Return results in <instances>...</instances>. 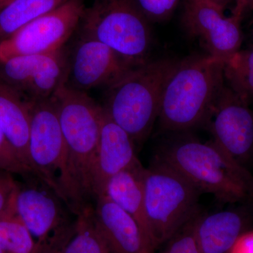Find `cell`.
Segmentation results:
<instances>
[{"instance_id":"obj_1","label":"cell","mask_w":253,"mask_h":253,"mask_svg":"<svg viewBox=\"0 0 253 253\" xmlns=\"http://www.w3.org/2000/svg\"><path fill=\"white\" fill-rule=\"evenodd\" d=\"M66 149V205L80 215L93 206L92 172L99 144L102 106L84 91L66 85L52 96Z\"/></svg>"},{"instance_id":"obj_2","label":"cell","mask_w":253,"mask_h":253,"mask_svg":"<svg viewBox=\"0 0 253 253\" xmlns=\"http://www.w3.org/2000/svg\"><path fill=\"white\" fill-rule=\"evenodd\" d=\"M173 137L160 146L155 157L175 168L201 194L223 204L253 206V175L214 141L190 135Z\"/></svg>"},{"instance_id":"obj_3","label":"cell","mask_w":253,"mask_h":253,"mask_svg":"<svg viewBox=\"0 0 253 253\" xmlns=\"http://www.w3.org/2000/svg\"><path fill=\"white\" fill-rule=\"evenodd\" d=\"M224 64L208 54L179 61L161 99L158 120L163 131L186 132L205 126L226 84Z\"/></svg>"},{"instance_id":"obj_4","label":"cell","mask_w":253,"mask_h":253,"mask_svg":"<svg viewBox=\"0 0 253 253\" xmlns=\"http://www.w3.org/2000/svg\"><path fill=\"white\" fill-rule=\"evenodd\" d=\"M179 61L164 59L129 70L106 87L102 107L139 147L151 134L159 114L166 83Z\"/></svg>"},{"instance_id":"obj_5","label":"cell","mask_w":253,"mask_h":253,"mask_svg":"<svg viewBox=\"0 0 253 253\" xmlns=\"http://www.w3.org/2000/svg\"><path fill=\"white\" fill-rule=\"evenodd\" d=\"M201 194L175 168L157 158L145 168L144 211L148 236L156 251L199 212Z\"/></svg>"},{"instance_id":"obj_6","label":"cell","mask_w":253,"mask_h":253,"mask_svg":"<svg viewBox=\"0 0 253 253\" xmlns=\"http://www.w3.org/2000/svg\"><path fill=\"white\" fill-rule=\"evenodd\" d=\"M80 25V36L103 43L134 67L149 61V21L135 0H96Z\"/></svg>"},{"instance_id":"obj_7","label":"cell","mask_w":253,"mask_h":253,"mask_svg":"<svg viewBox=\"0 0 253 253\" xmlns=\"http://www.w3.org/2000/svg\"><path fill=\"white\" fill-rule=\"evenodd\" d=\"M25 179L26 184H18L15 212L37 241L61 252L74 233L77 218L71 219L72 211L39 176Z\"/></svg>"},{"instance_id":"obj_8","label":"cell","mask_w":253,"mask_h":253,"mask_svg":"<svg viewBox=\"0 0 253 253\" xmlns=\"http://www.w3.org/2000/svg\"><path fill=\"white\" fill-rule=\"evenodd\" d=\"M29 155L37 176L57 193L66 204V149L52 96L30 102Z\"/></svg>"},{"instance_id":"obj_9","label":"cell","mask_w":253,"mask_h":253,"mask_svg":"<svg viewBox=\"0 0 253 253\" xmlns=\"http://www.w3.org/2000/svg\"><path fill=\"white\" fill-rule=\"evenodd\" d=\"M83 0H68L0 42V64L11 58L45 54L63 47L84 14Z\"/></svg>"},{"instance_id":"obj_10","label":"cell","mask_w":253,"mask_h":253,"mask_svg":"<svg viewBox=\"0 0 253 253\" xmlns=\"http://www.w3.org/2000/svg\"><path fill=\"white\" fill-rule=\"evenodd\" d=\"M68 54L64 46L45 54L11 58L0 64V82L28 101L51 98L65 85Z\"/></svg>"},{"instance_id":"obj_11","label":"cell","mask_w":253,"mask_h":253,"mask_svg":"<svg viewBox=\"0 0 253 253\" xmlns=\"http://www.w3.org/2000/svg\"><path fill=\"white\" fill-rule=\"evenodd\" d=\"M250 106L225 84L205 125L212 140L246 168L253 158V111Z\"/></svg>"},{"instance_id":"obj_12","label":"cell","mask_w":253,"mask_h":253,"mask_svg":"<svg viewBox=\"0 0 253 253\" xmlns=\"http://www.w3.org/2000/svg\"><path fill=\"white\" fill-rule=\"evenodd\" d=\"M182 23L188 34L199 40L208 55L224 62L241 50L244 41L241 21L224 15V9L210 0H185Z\"/></svg>"},{"instance_id":"obj_13","label":"cell","mask_w":253,"mask_h":253,"mask_svg":"<svg viewBox=\"0 0 253 253\" xmlns=\"http://www.w3.org/2000/svg\"><path fill=\"white\" fill-rule=\"evenodd\" d=\"M131 66L109 46L88 37L80 36L71 54L65 85L86 92L107 87L126 74Z\"/></svg>"},{"instance_id":"obj_14","label":"cell","mask_w":253,"mask_h":253,"mask_svg":"<svg viewBox=\"0 0 253 253\" xmlns=\"http://www.w3.org/2000/svg\"><path fill=\"white\" fill-rule=\"evenodd\" d=\"M138 160L134 141L102 107L99 144L92 172L94 201L104 194L106 184L113 176Z\"/></svg>"},{"instance_id":"obj_15","label":"cell","mask_w":253,"mask_h":253,"mask_svg":"<svg viewBox=\"0 0 253 253\" xmlns=\"http://www.w3.org/2000/svg\"><path fill=\"white\" fill-rule=\"evenodd\" d=\"M93 219L111 253H156L134 218L107 196L95 200Z\"/></svg>"},{"instance_id":"obj_16","label":"cell","mask_w":253,"mask_h":253,"mask_svg":"<svg viewBox=\"0 0 253 253\" xmlns=\"http://www.w3.org/2000/svg\"><path fill=\"white\" fill-rule=\"evenodd\" d=\"M226 210L209 214L198 213L193 224L194 239L201 253H229L249 220V212Z\"/></svg>"},{"instance_id":"obj_17","label":"cell","mask_w":253,"mask_h":253,"mask_svg":"<svg viewBox=\"0 0 253 253\" xmlns=\"http://www.w3.org/2000/svg\"><path fill=\"white\" fill-rule=\"evenodd\" d=\"M30 101L0 82V127L23 164L31 167L29 155Z\"/></svg>"},{"instance_id":"obj_18","label":"cell","mask_w":253,"mask_h":253,"mask_svg":"<svg viewBox=\"0 0 253 253\" xmlns=\"http://www.w3.org/2000/svg\"><path fill=\"white\" fill-rule=\"evenodd\" d=\"M144 171L138 160L109 179L104 195L134 218L150 241L144 211Z\"/></svg>"},{"instance_id":"obj_19","label":"cell","mask_w":253,"mask_h":253,"mask_svg":"<svg viewBox=\"0 0 253 253\" xmlns=\"http://www.w3.org/2000/svg\"><path fill=\"white\" fill-rule=\"evenodd\" d=\"M68 0H13L0 9V42Z\"/></svg>"},{"instance_id":"obj_20","label":"cell","mask_w":253,"mask_h":253,"mask_svg":"<svg viewBox=\"0 0 253 253\" xmlns=\"http://www.w3.org/2000/svg\"><path fill=\"white\" fill-rule=\"evenodd\" d=\"M0 247L4 253H60L37 241L16 212L0 218Z\"/></svg>"},{"instance_id":"obj_21","label":"cell","mask_w":253,"mask_h":253,"mask_svg":"<svg viewBox=\"0 0 253 253\" xmlns=\"http://www.w3.org/2000/svg\"><path fill=\"white\" fill-rule=\"evenodd\" d=\"M226 84L253 106V47L239 50L224 64Z\"/></svg>"},{"instance_id":"obj_22","label":"cell","mask_w":253,"mask_h":253,"mask_svg":"<svg viewBox=\"0 0 253 253\" xmlns=\"http://www.w3.org/2000/svg\"><path fill=\"white\" fill-rule=\"evenodd\" d=\"M93 206L77 216L74 233L60 253H111L95 225Z\"/></svg>"},{"instance_id":"obj_23","label":"cell","mask_w":253,"mask_h":253,"mask_svg":"<svg viewBox=\"0 0 253 253\" xmlns=\"http://www.w3.org/2000/svg\"><path fill=\"white\" fill-rule=\"evenodd\" d=\"M196 215L166 243V249L161 253H201L196 244L193 231Z\"/></svg>"},{"instance_id":"obj_24","label":"cell","mask_w":253,"mask_h":253,"mask_svg":"<svg viewBox=\"0 0 253 253\" xmlns=\"http://www.w3.org/2000/svg\"><path fill=\"white\" fill-rule=\"evenodd\" d=\"M135 1L149 21L161 22L172 16L179 0H135Z\"/></svg>"},{"instance_id":"obj_25","label":"cell","mask_w":253,"mask_h":253,"mask_svg":"<svg viewBox=\"0 0 253 253\" xmlns=\"http://www.w3.org/2000/svg\"><path fill=\"white\" fill-rule=\"evenodd\" d=\"M0 169L12 173L13 174L22 176L23 178L35 174L20 161L17 155L8 142L1 127H0Z\"/></svg>"},{"instance_id":"obj_26","label":"cell","mask_w":253,"mask_h":253,"mask_svg":"<svg viewBox=\"0 0 253 253\" xmlns=\"http://www.w3.org/2000/svg\"><path fill=\"white\" fill-rule=\"evenodd\" d=\"M18 184L12 173L0 169V218L15 212L14 200Z\"/></svg>"},{"instance_id":"obj_27","label":"cell","mask_w":253,"mask_h":253,"mask_svg":"<svg viewBox=\"0 0 253 253\" xmlns=\"http://www.w3.org/2000/svg\"><path fill=\"white\" fill-rule=\"evenodd\" d=\"M229 253H253V231L243 233Z\"/></svg>"},{"instance_id":"obj_28","label":"cell","mask_w":253,"mask_h":253,"mask_svg":"<svg viewBox=\"0 0 253 253\" xmlns=\"http://www.w3.org/2000/svg\"><path fill=\"white\" fill-rule=\"evenodd\" d=\"M253 10V0H235V4L231 11V16L242 22L249 11Z\"/></svg>"},{"instance_id":"obj_29","label":"cell","mask_w":253,"mask_h":253,"mask_svg":"<svg viewBox=\"0 0 253 253\" xmlns=\"http://www.w3.org/2000/svg\"><path fill=\"white\" fill-rule=\"evenodd\" d=\"M212 2L215 3L216 4L219 5L223 9H225L226 5L229 4L231 0H210Z\"/></svg>"},{"instance_id":"obj_30","label":"cell","mask_w":253,"mask_h":253,"mask_svg":"<svg viewBox=\"0 0 253 253\" xmlns=\"http://www.w3.org/2000/svg\"><path fill=\"white\" fill-rule=\"evenodd\" d=\"M11 1H13V0H0V9H2L4 6L9 4Z\"/></svg>"},{"instance_id":"obj_31","label":"cell","mask_w":253,"mask_h":253,"mask_svg":"<svg viewBox=\"0 0 253 253\" xmlns=\"http://www.w3.org/2000/svg\"><path fill=\"white\" fill-rule=\"evenodd\" d=\"M250 33H251V39H252L253 42V17L251 20V23H250Z\"/></svg>"},{"instance_id":"obj_32","label":"cell","mask_w":253,"mask_h":253,"mask_svg":"<svg viewBox=\"0 0 253 253\" xmlns=\"http://www.w3.org/2000/svg\"><path fill=\"white\" fill-rule=\"evenodd\" d=\"M0 253H4V252H3L2 250H1V247H0Z\"/></svg>"}]
</instances>
